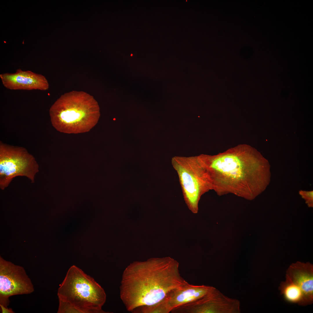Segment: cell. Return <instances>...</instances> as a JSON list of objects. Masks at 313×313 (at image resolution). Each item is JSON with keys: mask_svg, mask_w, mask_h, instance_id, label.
Wrapping results in <instances>:
<instances>
[{"mask_svg": "<svg viewBox=\"0 0 313 313\" xmlns=\"http://www.w3.org/2000/svg\"><path fill=\"white\" fill-rule=\"evenodd\" d=\"M59 300L66 301L82 313H109L102 310L106 300L102 287L76 266L68 270L57 292Z\"/></svg>", "mask_w": 313, "mask_h": 313, "instance_id": "cell-3", "label": "cell"}, {"mask_svg": "<svg viewBox=\"0 0 313 313\" xmlns=\"http://www.w3.org/2000/svg\"><path fill=\"white\" fill-rule=\"evenodd\" d=\"M172 164L178 175L186 204L192 212L197 213L201 196L212 189L208 174L198 156H175Z\"/></svg>", "mask_w": 313, "mask_h": 313, "instance_id": "cell-4", "label": "cell"}, {"mask_svg": "<svg viewBox=\"0 0 313 313\" xmlns=\"http://www.w3.org/2000/svg\"><path fill=\"white\" fill-rule=\"evenodd\" d=\"M59 301L57 313H82L79 310L69 303L60 300Z\"/></svg>", "mask_w": 313, "mask_h": 313, "instance_id": "cell-12", "label": "cell"}, {"mask_svg": "<svg viewBox=\"0 0 313 313\" xmlns=\"http://www.w3.org/2000/svg\"><path fill=\"white\" fill-rule=\"evenodd\" d=\"M239 300L229 298L213 287L201 298L181 306V313H240Z\"/></svg>", "mask_w": 313, "mask_h": 313, "instance_id": "cell-7", "label": "cell"}, {"mask_svg": "<svg viewBox=\"0 0 313 313\" xmlns=\"http://www.w3.org/2000/svg\"><path fill=\"white\" fill-rule=\"evenodd\" d=\"M285 278L295 283L304 294L309 305L313 303V265L309 262L297 261L286 271Z\"/></svg>", "mask_w": 313, "mask_h": 313, "instance_id": "cell-10", "label": "cell"}, {"mask_svg": "<svg viewBox=\"0 0 313 313\" xmlns=\"http://www.w3.org/2000/svg\"><path fill=\"white\" fill-rule=\"evenodd\" d=\"M2 313H14L11 308L6 307L3 305H0Z\"/></svg>", "mask_w": 313, "mask_h": 313, "instance_id": "cell-13", "label": "cell"}, {"mask_svg": "<svg viewBox=\"0 0 313 313\" xmlns=\"http://www.w3.org/2000/svg\"><path fill=\"white\" fill-rule=\"evenodd\" d=\"M279 290L285 301L301 306L309 305L302 290L295 283L287 278L280 284Z\"/></svg>", "mask_w": 313, "mask_h": 313, "instance_id": "cell-11", "label": "cell"}, {"mask_svg": "<svg viewBox=\"0 0 313 313\" xmlns=\"http://www.w3.org/2000/svg\"><path fill=\"white\" fill-rule=\"evenodd\" d=\"M49 114L53 127L68 134L89 131L100 116L99 105L93 97L75 91L62 95L50 107Z\"/></svg>", "mask_w": 313, "mask_h": 313, "instance_id": "cell-2", "label": "cell"}, {"mask_svg": "<svg viewBox=\"0 0 313 313\" xmlns=\"http://www.w3.org/2000/svg\"><path fill=\"white\" fill-rule=\"evenodd\" d=\"M34 285L23 267L0 258V305L8 307L10 297L30 294Z\"/></svg>", "mask_w": 313, "mask_h": 313, "instance_id": "cell-6", "label": "cell"}, {"mask_svg": "<svg viewBox=\"0 0 313 313\" xmlns=\"http://www.w3.org/2000/svg\"><path fill=\"white\" fill-rule=\"evenodd\" d=\"M39 165L34 157L23 147L0 142V188L7 187L12 179L21 176L34 182Z\"/></svg>", "mask_w": 313, "mask_h": 313, "instance_id": "cell-5", "label": "cell"}, {"mask_svg": "<svg viewBox=\"0 0 313 313\" xmlns=\"http://www.w3.org/2000/svg\"><path fill=\"white\" fill-rule=\"evenodd\" d=\"M0 78L3 86L10 90L46 91L49 87L48 80L44 75L20 69L14 73L1 74Z\"/></svg>", "mask_w": 313, "mask_h": 313, "instance_id": "cell-9", "label": "cell"}, {"mask_svg": "<svg viewBox=\"0 0 313 313\" xmlns=\"http://www.w3.org/2000/svg\"><path fill=\"white\" fill-rule=\"evenodd\" d=\"M213 287L205 285H194L188 283L169 293L161 301L147 306L146 313H169L174 308L203 297Z\"/></svg>", "mask_w": 313, "mask_h": 313, "instance_id": "cell-8", "label": "cell"}, {"mask_svg": "<svg viewBox=\"0 0 313 313\" xmlns=\"http://www.w3.org/2000/svg\"><path fill=\"white\" fill-rule=\"evenodd\" d=\"M132 54H131V56H132Z\"/></svg>", "mask_w": 313, "mask_h": 313, "instance_id": "cell-14", "label": "cell"}, {"mask_svg": "<svg viewBox=\"0 0 313 313\" xmlns=\"http://www.w3.org/2000/svg\"><path fill=\"white\" fill-rule=\"evenodd\" d=\"M179 263L169 256L135 261L124 270L120 298L127 311L154 305L172 291L188 282L181 276Z\"/></svg>", "mask_w": 313, "mask_h": 313, "instance_id": "cell-1", "label": "cell"}]
</instances>
